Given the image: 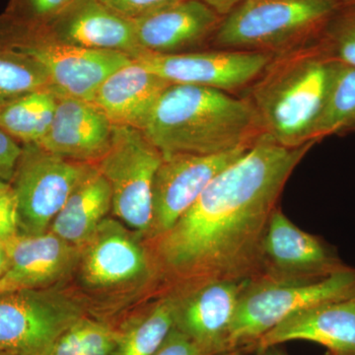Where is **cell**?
I'll use <instances>...</instances> for the list:
<instances>
[{"label": "cell", "mask_w": 355, "mask_h": 355, "mask_svg": "<svg viewBox=\"0 0 355 355\" xmlns=\"http://www.w3.org/2000/svg\"><path fill=\"white\" fill-rule=\"evenodd\" d=\"M314 144L286 147L263 133L156 237L161 266L183 284L172 296L212 282L261 279L268 222L292 173Z\"/></svg>", "instance_id": "1"}, {"label": "cell", "mask_w": 355, "mask_h": 355, "mask_svg": "<svg viewBox=\"0 0 355 355\" xmlns=\"http://www.w3.org/2000/svg\"><path fill=\"white\" fill-rule=\"evenodd\" d=\"M141 132L163 157L227 153L251 146L263 135L249 100L188 84L166 89Z\"/></svg>", "instance_id": "2"}, {"label": "cell", "mask_w": 355, "mask_h": 355, "mask_svg": "<svg viewBox=\"0 0 355 355\" xmlns=\"http://www.w3.org/2000/svg\"><path fill=\"white\" fill-rule=\"evenodd\" d=\"M284 55L257 79L249 101L273 141L286 147L316 144L315 133L338 64L317 43Z\"/></svg>", "instance_id": "3"}, {"label": "cell", "mask_w": 355, "mask_h": 355, "mask_svg": "<svg viewBox=\"0 0 355 355\" xmlns=\"http://www.w3.org/2000/svg\"><path fill=\"white\" fill-rule=\"evenodd\" d=\"M340 0H242L214 36L225 50L288 53L318 40Z\"/></svg>", "instance_id": "4"}, {"label": "cell", "mask_w": 355, "mask_h": 355, "mask_svg": "<svg viewBox=\"0 0 355 355\" xmlns=\"http://www.w3.org/2000/svg\"><path fill=\"white\" fill-rule=\"evenodd\" d=\"M355 296V268L315 282L256 280L243 291L229 329L225 352L258 342L286 318L313 306Z\"/></svg>", "instance_id": "5"}, {"label": "cell", "mask_w": 355, "mask_h": 355, "mask_svg": "<svg viewBox=\"0 0 355 355\" xmlns=\"http://www.w3.org/2000/svg\"><path fill=\"white\" fill-rule=\"evenodd\" d=\"M0 43L31 58L46 72L51 86L65 95L91 101L114 71L133 58L123 53L90 50L51 38L36 26L14 21Z\"/></svg>", "instance_id": "6"}, {"label": "cell", "mask_w": 355, "mask_h": 355, "mask_svg": "<svg viewBox=\"0 0 355 355\" xmlns=\"http://www.w3.org/2000/svg\"><path fill=\"white\" fill-rule=\"evenodd\" d=\"M162 161L141 130L114 125L106 153L93 163L110 184L114 216L140 233L150 232L154 178Z\"/></svg>", "instance_id": "7"}, {"label": "cell", "mask_w": 355, "mask_h": 355, "mask_svg": "<svg viewBox=\"0 0 355 355\" xmlns=\"http://www.w3.org/2000/svg\"><path fill=\"white\" fill-rule=\"evenodd\" d=\"M90 166L25 144L10 184L17 200L19 234L46 232Z\"/></svg>", "instance_id": "8"}, {"label": "cell", "mask_w": 355, "mask_h": 355, "mask_svg": "<svg viewBox=\"0 0 355 355\" xmlns=\"http://www.w3.org/2000/svg\"><path fill=\"white\" fill-rule=\"evenodd\" d=\"M85 311L58 292L19 289L0 293V349L15 355H44Z\"/></svg>", "instance_id": "9"}, {"label": "cell", "mask_w": 355, "mask_h": 355, "mask_svg": "<svg viewBox=\"0 0 355 355\" xmlns=\"http://www.w3.org/2000/svg\"><path fill=\"white\" fill-rule=\"evenodd\" d=\"M273 60L261 51L225 50L157 55L135 60L171 84H188L228 91L256 81Z\"/></svg>", "instance_id": "10"}, {"label": "cell", "mask_w": 355, "mask_h": 355, "mask_svg": "<svg viewBox=\"0 0 355 355\" xmlns=\"http://www.w3.org/2000/svg\"><path fill=\"white\" fill-rule=\"evenodd\" d=\"M347 268L330 247L297 227L282 209L273 211L263 240V275L258 280L315 282Z\"/></svg>", "instance_id": "11"}, {"label": "cell", "mask_w": 355, "mask_h": 355, "mask_svg": "<svg viewBox=\"0 0 355 355\" xmlns=\"http://www.w3.org/2000/svg\"><path fill=\"white\" fill-rule=\"evenodd\" d=\"M250 146L211 155L163 157L153 183V219L149 234H164L183 216L210 182Z\"/></svg>", "instance_id": "12"}, {"label": "cell", "mask_w": 355, "mask_h": 355, "mask_svg": "<svg viewBox=\"0 0 355 355\" xmlns=\"http://www.w3.org/2000/svg\"><path fill=\"white\" fill-rule=\"evenodd\" d=\"M36 27L70 46L119 51L133 60L146 53L137 42L133 21L100 0H76L48 23Z\"/></svg>", "instance_id": "13"}, {"label": "cell", "mask_w": 355, "mask_h": 355, "mask_svg": "<svg viewBox=\"0 0 355 355\" xmlns=\"http://www.w3.org/2000/svg\"><path fill=\"white\" fill-rule=\"evenodd\" d=\"M251 282L205 284L174 299V328L209 355L225 352L229 329L243 291Z\"/></svg>", "instance_id": "14"}, {"label": "cell", "mask_w": 355, "mask_h": 355, "mask_svg": "<svg viewBox=\"0 0 355 355\" xmlns=\"http://www.w3.org/2000/svg\"><path fill=\"white\" fill-rule=\"evenodd\" d=\"M6 247L8 265L0 277V293L44 288L69 275L78 261V247L51 231L18 234Z\"/></svg>", "instance_id": "15"}, {"label": "cell", "mask_w": 355, "mask_h": 355, "mask_svg": "<svg viewBox=\"0 0 355 355\" xmlns=\"http://www.w3.org/2000/svg\"><path fill=\"white\" fill-rule=\"evenodd\" d=\"M55 94L53 123L37 146L62 157L93 164L106 153L114 125L90 101L58 90Z\"/></svg>", "instance_id": "16"}, {"label": "cell", "mask_w": 355, "mask_h": 355, "mask_svg": "<svg viewBox=\"0 0 355 355\" xmlns=\"http://www.w3.org/2000/svg\"><path fill=\"white\" fill-rule=\"evenodd\" d=\"M292 340L319 343L327 355H355V296L294 313L261 336L257 349Z\"/></svg>", "instance_id": "17"}, {"label": "cell", "mask_w": 355, "mask_h": 355, "mask_svg": "<svg viewBox=\"0 0 355 355\" xmlns=\"http://www.w3.org/2000/svg\"><path fill=\"white\" fill-rule=\"evenodd\" d=\"M221 20V16L202 0H182L133 20V25L142 50L170 55L214 38Z\"/></svg>", "instance_id": "18"}, {"label": "cell", "mask_w": 355, "mask_h": 355, "mask_svg": "<svg viewBox=\"0 0 355 355\" xmlns=\"http://www.w3.org/2000/svg\"><path fill=\"white\" fill-rule=\"evenodd\" d=\"M83 246V275L91 286L125 284L148 270L144 248L119 222L104 219Z\"/></svg>", "instance_id": "19"}, {"label": "cell", "mask_w": 355, "mask_h": 355, "mask_svg": "<svg viewBox=\"0 0 355 355\" xmlns=\"http://www.w3.org/2000/svg\"><path fill=\"white\" fill-rule=\"evenodd\" d=\"M171 83L133 60L99 86L91 103L116 127L141 130Z\"/></svg>", "instance_id": "20"}, {"label": "cell", "mask_w": 355, "mask_h": 355, "mask_svg": "<svg viewBox=\"0 0 355 355\" xmlns=\"http://www.w3.org/2000/svg\"><path fill=\"white\" fill-rule=\"evenodd\" d=\"M112 207L110 184L95 165L91 164L49 231L74 246H83L106 219Z\"/></svg>", "instance_id": "21"}, {"label": "cell", "mask_w": 355, "mask_h": 355, "mask_svg": "<svg viewBox=\"0 0 355 355\" xmlns=\"http://www.w3.org/2000/svg\"><path fill=\"white\" fill-rule=\"evenodd\" d=\"M55 108V88L28 93L0 108V128L25 144H38L50 130Z\"/></svg>", "instance_id": "22"}, {"label": "cell", "mask_w": 355, "mask_h": 355, "mask_svg": "<svg viewBox=\"0 0 355 355\" xmlns=\"http://www.w3.org/2000/svg\"><path fill=\"white\" fill-rule=\"evenodd\" d=\"M174 299L167 296L148 312L121 324L114 355H153L174 330Z\"/></svg>", "instance_id": "23"}, {"label": "cell", "mask_w": 355, "mask_h": 355, "mask_svg": "<svg viewBox=\"0 0 355 355\" xmlns=\"http://www.w3.org/2000/svg\"><path fill=\"white\" fill-rule=\"evenodd\" d=\"M349 132H355V67L338 64L315 140Z\"/></svg>", "instance_id": "24"}, {"label": "cell", "mask_w": 355, "mask_h": 355, "mask_svg": "<svg viewBox=\"0 0 355 355\" xmlns=\"http://www.w3.org/2000/svg\"><path fill=\"white\" fill-rule=\"evenodd\" d=\"M53 87L50 79L31 58L0 43V108L21 96Z\"/></svg>", "instance_id": "25"}, {"label": "cell", "mask_w": 355, "mask_h": 355, "mask_svg": "<svg viewBox=\"0 0 355 355\" xmlns=\"http://www.w3.org/2000/svg\"><path fill=\"white\" fill-rule=\"evenodd\" d=\"M118 331L106 322L83 317L62 334L44 355H114Z\"/></svg>", "instance_id": "26"}, {"label": "cell", "mask_w": 355, "mask_h": 355, "mask_svg": "<svg viewBox=\"0 0 355 355\" xmlns=\"http://www.w3.org/2000/svg\"><path fill=\"white\" fill-rule=\"evenodd\" d=\"M317 44L330 60L355 67V6H340Z\"/></svg>", "instance_id": "27"}, {"label": "cell", "mask_w": 355, "mask_h": 355, "mask_svg": "<svg viewBox=\"0 0 355 355\" xmlns=\"http://www.w3.org/2000/svg\"><path fill=\"white\" fill-rule=\"evenodd\" d=\"M76 0H13L16 22L39 26L48 23Z\"/></svg>", "instance_id": "28"}, {"label": "cell", "mask_w": 355, "mask_h": 355, "mask_svg": "<svg viewBox=\"0 0 355 355\" xmlns=\"http://www.w3.org/2000/svg\"><path fill=\"white\" fill-rule=\"evenodd\" d=\"M114 12L130 20L146 17L182 0H100Z\"/></svg>", "instance_id": "29"}, {"label": "cell", "mask_w": 355, "mask_h": 355, "mask_svg": "<svg viewBox=\"0 0 355 355\" xmlns=\"http://www.w3.org/2000/svg\"><path fill=\"white\" fill-rule=\"evenodd\" d=\"M19 234L18 207L10 184L0 187V242L6 243Z\"/></svg>", "instance_id": "30"}, {"label": "cell", "mask_w": 355, "mask_h": 355, "mask_svg": "<svg viewBox=\"0 0 355 355\" xmlns=\"http://www.w3.org/2000/svg\"><path fill=\"white\" fill-rule=\"evenodd\" d=\"M22 153L16 139L0 128V181L11 183Z\"/></svg>", "instance_id": "31"}, {"label": "cell", "mask_w": 355, "mask_h": 355, "mask_svg": "<svg viewBox=\"0 0 355 355\" xmlns=\"http://www.w3.org/2000/svg\"><path fill=\"white\" fill-rule=\"evenodd\" d=\"M153 355H209L183 333L174 330Z\"/></svg>", "instance_id": "32"}, {"label": "cell", "mask_w": 355, "mask_h": 355, "mask_svg": "<svg viewBox=\"0 0 355 355\" xmlns=\"http://www.w3.org/2000/svg\"><path fill=\"white\" fill-rule=\"evenodd\" d=\"M202 1L211 7L221 17H224L230 13L242 0H202Z\"/></svg>", "instance_id": "33"}, {"label": "cell", "mask_w": 355, "mask_h": 355, "mask_svg": "<svg viewBox=\"0 0 355 355\" xmlns=\"http://www.w3.org/2000/svg\"><path fill=\"white\" fill-rule=\"evenodd\" d=\"M7 265H8V256H7L6 243L0 242V277L6 272Z\"/></svg>", "instance_id": "34"}, {"label": "cell", "mask_w": 355, "mask_h": 355, "mask_svg": "<svg viewBox=\"0 0 355 355\" xmlns=\"http://www.w3.org/2000/svg\"><path fill=\"white\" fill-rule=\"evenodd\" d=\"M279 345L266 347L265 349L259 350V355H286L282 350L277 349Z\"/></svg>", "instance_id": "35"}, {"label": "cell", "mask_w": 355, "mask_h": 355, "mask_svg": "<svg viewBox=\"0 0 355 355\" xmlns=\"http://www.w3.org/2000/svg\"><path fill=\"white\" fill-rule=\"evenodd\" d=\"M340 6H355V0H340Z\"/></svg>", "instance_id": "36"}, {"label": "cell", "mask_w": 355, "mask_h": 355, "mask_svg": "<svg viewBox=\"0 0 355 355\" xmlns=\"http://www.w3.org/2000/svg\"><path fill=\"white\" fill-rule=\"evenodd\" d=\"M0 355H15L14 354H11V352H6V350L0 349Z\"/></svg>", "instance_id": "37"}, {"label": "cell", "mask_w": 355, "mask_h": 355, "mask_svg": "<svg viewBox=\"0 0 355 355\" xmlns=\"http://www.w3.org/2000/svg\"><path fill=\"white\" fill-rule=\"evenodd\" d=\"M6 184H8L3 183V182L0 181V187H4V186H6Z\"/></svg>", "instance_id": "38"}, {"label": "cell", "mask_w": 355, "mask_h": 355, "mask_svg": "<svg viewBox=\"0 0 355 355\" xmlns=\"http://www.w3.org/2000/svg\"><path fill=\"white\" fill-rule=\"evenodd\" d=\"M327 355V354H326Z\"/></svg>", "instance_id": "39"}]
</instances>
